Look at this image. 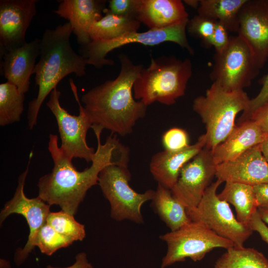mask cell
I'll use <instances>...</instances> for the list:
<instances>
[{
    "label": "cell",
    "mask_w": 268,
    "mask_h": 268,
    "mask_svg": "<svg viewBox=\"0 0 268 268\" xmlns=\"http://www.w3.org/2000/svg\"><path fill=\"white\" fill-rule=\"evenodd\" d=\"M228 31L221 23L216 22L210 45L213 46L215 52H219L226 48L229 42Z\"/></svg>",
    "instance_id": "cell-34"
},
{
    "label": "cell",
    "mask_w": 268,
    "mask_h": 268,
    "mask_svg": "<svg viewBox=\"0 0 268 268\" xmlns=\"http://www.w3.org/2000/svg\"><path fill=\"white\" fill-rule=\"evenodd\" d=\"M213 60L210 78L227 90H243L249 86L260 70L249 45L238 35L230 36L227 46L215 52Z\"/></svg>",
    "instance_id": "cell-8"
},
{
    "label": "cell",
    "mask_w": 268,
    "mask_h": 268,
    "mask_svg": "<svg viewBox=\"0 0 268 268\" xmlns=\"http://www.w3.org/2000/svg\"><path fill=\"white\" fill-rule=\"evenodd\" d=\"M72 28L69 22L47 29L40 44V58L33 74L38 87L36 98L28 109V124L30 130L36 125L40 108L47 96L65 76L74 73L81 77L86 74V59L72 49L70 37Z\"/></svg>",
    "instance_id": "cell-3"
},
{
    "label": "cell",
    "mask_w": 268,
    "mask_h": 268,
    "mask_svg": "<svg viewBox=\"0 0 268 268\" xmlns=\"http://www.w3.org/2000/svg\"><path fill=\"white\" fill-rule=\"evenodd\" d=\"M113 161L102 170L98 179V185L110 204L111 216L119 221L128 219L142 223L141 206L152 199L155 191L148 190L138 193L131 187L129 157L115 156Z\"/></svg>",
    "instance_id": "cell-6"
},
{
    "label": "cell",
    "mask_w": 268,
    "mask_h": 268,
    "mask_svg": "<svg viewBox=\"0 0 268 268\" xmlns=\"http://www.w3.org/2000/svg\"><path fill=\"white\" fill-rule=\"evenodd\" d=\"M261 82L262 84L261 90L255 97L250 100L248 108L243 113L240 121L246 120L251 113L268 101V72L261 79Z\"/></svg>",
    "instance_id": "cell-33"
},
{
    "label": "cell",
    "mask_w": 268,
    "mask_h": 268,
    "mask_svg": "<svg viewBox=\"0 0 268 268\" xmlns=\"http://www.w3.org/2000/svg\"><path fill=\"white\" fill-rule=\"evenodd\" d=\"M105 16L92 25L89 36L91 41L110 40L130 33L137 32L140 22L135 18L105 12Z\"/></svg>",
    "instance_id": "cell-25"
},
{
    "label": "cell",
    "mask_w": 268,
    "mask_h": 268,
    "mask_svg": "<svg viewBox=\"0 0 268 268\" xmlns=\"http://www.w3.org/2000/svg\"><path fill=\"white\" fill-rule=\"evenodd\" d=\"M92 265L88 262L86 254L83 252L77 254L75 257V262L71 266L66 268H56L50 265L46 268H92Z\"/></svg>",
    "instance_id": "cell-38"
},
{
    "label": "cell",
    "mask_w": 268,
    "mask_h": 268,
    "mask_svg": "<svg viewBox=\"0 0 268 268\" xmlns=\"http://www.w3.org/2000/svg\"><path fill=\"white\" fill-rule=\"evenodd\" d=\"M167 245L161 268H165L190 258L194 262L201 260L216 248L228 249L234 246L231 241L222 237L200 221H192L179 229L160 236Z\"/></svg>",
    "instance_id": "cell-7"
},
{
    "label": "cell",
    "mask_w": 268,
    "mask_h": 268,
    "mask_svg": "<svg viewBox=\"0 0 268 268\" xmlns=\"http://www.w3.org/2000/svg\"><path fill=\"white\" fill-rule=\"evenodd\" d=\"M180 0H140L136 19L149 29L166 28L188 19Z\"/></svg>",
    "instance_id": "cell-21"
},
{
    "label": "cell",
    "mask_w": 268,
    "mask_h": 268,
    "mask_svg": "<svg viewBox=\"0 0 268 268\" xmlns=\"http://www.w3.org/2000/svg\"><path fill=\"white\" fill-rule=\"evenodd\" d=\"M257 212L262 221L268 224V206L258 207Z\"/></svg>",
    "instance_id": "cell-39"
},
{
    "label": "cell",
    "mask_w": 268,
    "mask_h": 268,
    "mask_svg": "<svg viewBox=\"0 0 268 268\" xmlns=\"http://www.w3.org/2000/svg\"><path fill=\"white\" fill-rule=\"evenodd\" d=\"M260 145L262 154L268 162V135Z\"/></svg>",
    "instance_id": "cell-40"
},
{
    "label": "cell",
    "mask_w": 268,
    "mask_h": 268,
    "mask_svg": "<svg viewBox=\"0 0 268 268\" xmlns=\"http://www.w3.org/2000/svg\"><path fill=\"white\" fill-rule=\"evenodd\" d=\"M106 2L104 0H64L53 12L68 20L77 43L83 47L91 42L90 29L103 17Z\"/></svg>",
    "instance_id": "cell-18"
},
{
    "label": "cell",
    "mask_w": 268,
    "mask_h": 268,
    "mask_svg": "<svg viewBox=\"0 0 268 268\" xmlns=\"http://www.w3.org/2000/svg\"><path fill=\"white\" fill-rule=\"evenodd\" d=\"M24 94L16 85L6 81L0 84V126H5L20 120L24 110Z\"/></svg>",
    "instance_id": "cell-27"
},
{
    "label": "cell",
    "mask_w": 268,
    "mask_h": 268,
    "mask_svg": "<svg viewBox=\"0 0 268 268\" xmlns=\"http://www.w3.org/2000/svg\"><path fill=\"white\" fill-rule=\"evenodd\" d=\"M192 74L190 59L183 60L173 56L151 58L146 68H142L133 86L135 99L147 106L158 102L174 104L183 96Z\"/></svg>",
    "instance_id": "cell-4"
},
{
    "label": "cell",
    "mask_w": 268,
    "mask_h": 268,
    "mask_svg": "<svg viewBox=\"0 0 268 268\" xmlns=\"http://www.w3.org/2000/svg\"><path fill=\"white\" fill-rule=\"evenodd\" d=\"M215 176L222 183L235 182L253 186L268 183V162L258 144L234 160L216 165Z\"/></svg>",
    "instance_id": "cell-16"
},
{
    "label": "cell",
    "mask_w": 268,
    "mask_h": 268,
    "mask_svg": "<svg viewBox=\"0 0 268 268\" xmlns=\"http://www.w3.org/2000/svg\"><path fill=\"white\" fill-rule=\"evenodd\" d=\"M97 140V148L90 167L78 171L72 160L58 145L57 135L50 134L48 150L54 163L51 172L41 177L38 182V197L50 206L58 205L62 210L74 215L87 191L98 185L99 175L113 161V151L118 139L112 134L105 142H101L102 130L92 127Z\"/></svg>",
    "instance_id": "cell-1"
},
{
    "label": "cell",
    "mask_w": 268,
    "mask_h": 268,
    "mask_svg": "<svg viewBox=\"0 0 268 268\" xmlns=\"http://www.w3.org/2000/svg\"><path fill=\"white\" fill-rule=\"evenodd\" d=\"M249 226L259 233L261 239L268 244V226L261 219L257 211L253 216Z\"/></svg>",
    "instance_id": "cell-36"
},
{
    "label": "cell",
    "mask_w": 268,
    "mask_h": 268,
    "mask_svg": "<svg viewBox=\"0 0 268 268\" xmlns=\"http://www.w3.org/2000/svg\"><path fill=\"white\" fill-rule=\"evenodd\" d=\"M37 0H0V55L23 46L36 13Z\"/></svg>",
    "instance_id": "cell-15"
},
{
    "label": "cell",
    "mask_w": 268,
    "mask_h": 268,
    "mask_svg": "<svg viewBox=\"0 0 268 268\" xmlns=\"http://www.w3.org/2000/svg\"><path fill=\"white\" fill-rule=\"evenodd\" d=\"M250 99L243 90L229 91L213 82L204 95L196 97L193 110L205 127V147L213 150L230 134L237 115L248 108Z\"/></svg>",
    "instance_id": "cell-5"
},
{
    "label": "cell",
    "mask_w": 268,
    "mask_h": 268,
    "mask_svg": "<svg viewBox=\"0 0 268 268\" xmlns=\"http://www.w3.org/2000/svg\"><path fill=\"white\" fill-rule=\"evenodd\" d=\"M222 183L218 179L212 183L198 206L187 212L192 221L204 223L218 235L232 242L234 246L242 247L253 231L239 222L229 203L218 197L216 191Z\"/></svg>",
    "instance_id": "cell-11"
},
{
    "label": "cell",
    "mask_w": 268,
    "mask_h": 268,
    "mask_svg": "<svg viewBox=\"0 0 268 268\" xmlns=\"http://www.w3.org/2000/svg\"><path fill=\"white\" fill-rule=\"evenodd\" d=\"M247 119H250L255 122L262 131L268 135V101L251 113L246 120Z\"/></svg>",
    "instance_id": "cell-35"
},
{
    "label": "cell",
    "mask_w": 268,
    "mask_h": 268,
    "mask_svg": "<svg viewBox=\"0 0 268 268\" xmlns=\"http://www.w3.org/2000/svg\"><path fill=\"white\" fill-rule=\"evenodd\" d=\"M40 39L35 38L23 46L6 52L0 57L3 74L9 81L25 94L29 88L30 77L40 56Z\"/></svg>",
    "instance_id": "cell-19"
},
{
    "label": "cell",
    "mask_w": 268,
    "mask_h": 268,
    "mask_svg": "<svg viewBox=\"0 0 268 268\" xmlns=\"http://www.w3.org/2000/svg\"><path fill=\"white\" fill-rule=\"evenodd\" d=\"M118 58L121 68L116 78L88 91L81 101L92 126L125 136L133 132L138 120L145 117L147 106L136 101L133 93L134 82L143 66L135 64L125 54Z\"/></svg>",
    "instance_id": "cell-2"
},
{
    "label": "cell",
    "mask_w": 268,
    "mask_h": 268,
    "mask_svg": "<svg viewBox=\"0 0 268 268\" xmlns=\"http://www.w3.org/2000/svg\"><path fill=\"white\" fill-rule=\"evenodd\" d=\"M151 206L170 229L176 231L192 221L186 208L172 195L170 189L158 183L151 200Z\"/></svg>",
    "instance_id": "cell-22"
},
{
    "label": "cell",
    "mask_w": 268,
    "mask_h": 268,
    "mask_svg": "<svg viewBox=\"0 0 268 268\" xmlns=\"http://www.w3.org/2000/svg\"><path fill=\"white\" fill-rule=\"evenodd\" d=\"M165 150L176 151L183 149L189 144V136L187 132L179 128H173L165 132L162 137Z\"/></svg>",
    "instance_id": "cell-31"
},
{
    "label": "cell",
    "mask_w": 268,
    "mask_h": 268,
    "mask_svg": "<svg viewBox=\"0 0 268 268\" xmlns=\"http://www.w3.org/2000/svg\"><path fill=\"white\" fill-rule=\"evenodd\" d=\"M73 243L58 233L52 226L46 223L39 230L35 242L41 252L51 256L57 250L67 247Z\"/></svg>",
    "instance_id": "cell-29"
},
{
    "label": "cell",
    "mask_w": 268,
    "mask_h": 268,
    "mask_svg": "<svg viewBox=\"0 0 268 268\" xmlns=\"http://www.w3.org/2000/svg\"><path fill=\"white\" fill-rule=\"evenodd\" d=\"M32 155L31 152L26 170L18 177V185L13 197L5 203L0 213V224L9 215L17 213L24 217L29 227L30 232L25 246L15 254V262L17 265L21 264L34 248L38 233L46 223L47 218L51 212L50 205L38 196L29 199L24 193L25 182Z\"/></svg>",
    "instance_id": "cell-12"
},
{
    "label": "cell",
    "mask_w": 268,
    "mask_h": 268,
    "mask_svg": "<svg viewBox=\"0 0 268 268\" xmlns=\"http://www.w3.org/2000/svg\"><path fill=\"white\" fill-rule=\"evenodd\" d=\"M216 166L212 150L204 147L181 169L178 179L171 191L187 210L199 204L215 176Z\"/></svg>",
    "instance_id": "cell-13"
},
{
    "label": "cell",
    "mask_w": 268,
    "mask_h": 268,
    "mask_svg": "<svg viewBox=\"0 0 268 268\" xmlns=\"http://www.w3.org/2000/svg\"><path fill=\"white\" fill-rule=\"evenodd\" d=\"M46 223L58 233L71 240L82 241L86 236L84 225L76 221L74 216L63 210L51 212Z\"/></svg>",
    "instance_id": "cell-28"
},
{
    "label": "cell",
    "mask_w": 268,
    "mask_h": 268,
    "mask_svg": "<svg viewBox=\"0 0 268 268\" xmlns=\"http://www.w3.org/2000/svg\"><path fill=\"white\" fill-rule=\"evenodd\" d=\"M216 21L197 15L189 19L187 26L188 32L194 37L201 39L206 47H211L210 42Z\"/></svg>",
    "instance_id": "cell-30"
},
{
    "label": "cell",
    "mask_w": 268,
    "mask_h": 268,
    "mask_svg": "<svg viewBox=\"0 0 268 268\" xmlns=\"http://www.w3.org/2000/svg\"><path fill=\"white\" fill-rule=\"evenodd\" d=\"M70 85L79 105V115H72L62 107L60 103L61 92L57 88L50 93L47 106L57 121L61 139L60 148L70 159L79 158L91 162L95 150L86 142V134L92 123L78 98L77 88L72 79Z\"/></svg>",
    "instance_id": "cell-10"
},
{
    "label": "cell",
    "mask_w": 268,
    "mask_h": 268,
    "mask_svg": "<svg viewBox=\"0 0 268 268\" xmlns=\"http://www.w3.org/2000/svg\"><path fill=\"white\" fill-rule=\"evenodd\" d=\"M140 0H110L108 7L104 13L109 12L118 16L133 17L136 19Z\"/></svg>",
    "instance_id": "cell-32"
},
{
    "label": "cell",
    "mask_w": 268,
    "mask_h": 268,
    "mask_svg": "<svg viewBox=\"0 0 268 268\" xmlns=\"http://www.w3.org/2000/svg\"><path fill=\"white\" fill-rule=\"evenodd\" d=\"M267 136L254 121H241L225 140L212 150L213 161L217 165L234 160L261 143Z\"/></svg>",
    "instance_id": "cell-20"
},
{
    "label": "cell",
    "mask_w": 268,
    "mask_h": 268,
    "mask_svg": "<svg viewBox=\"0 0 268 268\" xmlns=\"http://www.w3.org/2000/svg\"><path fill=\"white\" fill-rule=\"evenodd\" d=\"M258 208L268 206V183L253 186Z\"/></svg>",
    "instance_id": "cell-37"
},
{
    "label": "cell",
    "mask_w": 268,
    "mask_h": 268,
    "mask_svg": "<svg viewBox=\"0 0 268 268\" xmlns=\"http://www.w3.org/2000/svg\"><path fill=\"white\" fill-rule=\"evenodd\" d=\"M189 20L162 29L130 33L110 40L91 41L82 47L80 55L86 59L87 65H92L96 68H101L105 65L112 66L114 61L106 58L107 54L116 48L134 43L145 46H155L165 42H172L193 55L194 51L186 35Z\"/></svg>",
    "instance_id": "cell-9"
},
{
    "label": "cell",
    "mask_w": 268,
    "mask_h": 268,
    "mask_svg": "<svg viewBox=\"0 0 268 268\" xmlns=\"http://www.w3.org/2000/svg\"><path fill=\"white\" fill-rule=\"evenodd\" d=\"M206 135L199 136L193 144L176 151L164 150L153 155L149 170L158 184L171 190L176 183L182 167L206 145Z\"/></svg>",
    "instance_id": "cell-17"
},
{
    "label": "cell",
    "mask_w": 268,
    "mask_h": 268,
    "mask_svg": "<svg viewBox=\"0 0 268 268\" xmlns=\"http://www.w3.org/2000/svg\"><path fill=\"white\" fill-rule=\"evenodd\" d=\"M200 0H184V1L188 5L197 9L200 5Z\"/></svg>",
    "instance_id": "cell-41"
},
{
    "label": "cell",
    "mask_w": 268,
    "mask_h": 268,
    "mask_svg": "<svg viewBox=\"0 0 268 268\" xmlns=\"http://www.w3.org/2000/svg\"><path fill=\"white\" fill-rule=\"evenodd\" d=\"M247 0H200L199 15L222 24L228 31L237 33L239 15Z\"/></svg>",
    "instance_id": "cell-24"
},
{
    "label": "cell",
    "mask_w": 268,
    "mask_h": 268,
    "mask_svg": "<svg viewBox=\"0 0 268 268\" xmlns=\"http://www.w3.org/2000/svg\"><path fill=\"white\" fill-rule=\"evenodd\" d=\"M237 33L249 45L261 69L268 58V0H247L239 13Z\"/></svg>",
    "instance_id": "cell-14"
},
{
    "label": "cell",
    "mask_w": 268,
    "mask_h": 268,
    "mask_svg": "<svg viewBox=\"0 0 268 268\" xmlns=\"http://www.w3.org/2000/svg\"><path fill=\"white\" fill-rule=\"evenodd\" d=\"M226 250L214 268H268V259L253 248L233 246Z\"/></svg>",
    "instance_id": "cell-26"
},
{
    "label": "cell",
    "mask_w": 268,
    "mask_h": 268,
    "mask_svg": "<svg viewBox=\"0 0 268 268\" xmlns=\"http://www.w3.org/2000/svg\"><path fill=\"white\" fill-rule=\"evenodd\" d=\"M218 197L234 206L236 218L239 222L249 225L258 209L253 186L239 183L226 182L223 190L218 195Z\"/></svg>",
    "instance_id": "cell-23"
}]
</instances>
